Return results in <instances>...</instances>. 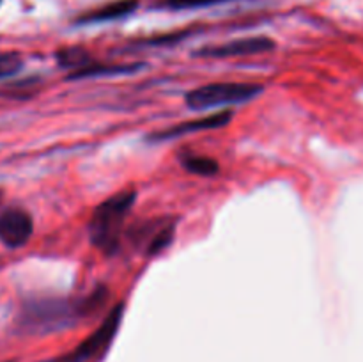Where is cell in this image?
I'll list each match as a JSON object with an SVG mask.
<instances>
[{"label": "cell", "mask_w": 363, "mask_h": 362, "mask_svg": "<svg viewBox=\"0 0 363 362\" xmlns=\"http://www.w3.org/2000/svg\"><path fill=\"white\" fill-rule=\"evenodd\" d=\"M105 297L106 290L101 286L78 302L57 300V298L32 302V304L25 305L21 311L20 325L23 327V330L34 334L64 329L67 325H73V322H77L78 318H85L98 307H101Z\"/></svg>", "instance_id": "obj_1"}, {"label": "cell", "mask_w": 363, "mask_h": 362, "mask_svg": "<svg viewBox=\"0 0 363 362\" xmlns=\"http://www.w3.org/2000/svg\"><path fill=\"white\" fill-rule=\"evenodd\" d=\"M137 201V192L123 190L96 206L89 222V234L92 245L105 254H113L119 248L121 231L126 216Z\"/></svg>", "instance_id": "obj_2"}, {"label": "cell", "mask_w": 363, "mask_h": 362, "mask_svg": "<svg viewBox=\"0 0 363 362\" xmlns=\"http://www.w3.org/2000/svg\"><path fill=\"white\" fill-rule=\"evenodd\" d=\"M264 91L261 84L248 82H216V84L202 85L186 94L184 103L191 110H211L220 106L241 105L257 98Z\"/></svg>", "instance_id": "obj_3"}, {"label": "cell", "mask_w": 363, "mask_h": 362, "mask_svg": "<svg viewBox=\"0 0 363 362\" xmlns=\"http://www.w3.org/2000/svg\"><path fill=\"white\" fill-rule=\"evenodd\" d=\"M123 314L124 304L121 302L116 307H112V311L106 314V318L103 319L101 325H99L91 336L85 337L74 350H71L69 353L60 355V357L48 358V361L43 362H89L94 361V358L103 357V355L106 353V350L110 348V344L113 343V339H116L117 332H119Z\"/></svg>", "instance_id": "obj_4"}, {"label": "cell", "mask_w": 363, "mask_h": 362, "mask_svg": "<svg viewBox=\"0 0 363 362\" xmlns=\"http://www.w3.org/2000/svg\"><path fill=\"white\" fill-rule=\"evenodd\" d=\"M277 43L266 35H254V38H241L223 45L204 46L194 53L195 57H208V59H227V57L257 55V53L275 50Z\"/></svg>", "instance_id": "obj_5"}, {"label": "cell", "mask_w": 363, "mask_h": 362, "mask_svg": "<svg viewBox=\"0 0 363 362\" xmlns=\"http://www.w3.org/2000/svg\"><path fill=\"white\" fill-rule=\"evenodd\" d=\"M34 233V222L28 212L9 208L0 213V241L9 248L23 247Z\"/></svg>", "instance_id": "obj_6"}, {"label": "cell", "mask_w": 363, "mask_h": 362, "mask_svg": "<svg viewBox=\"0 0 363 362\" xmlns=\"http://www.w3.org/2000/svg\"><path fill=\"white\" fill-rule=\"evenodd\" d=\"M230 119H233V112L230 110H222V112H215L211 116L201 117V119L174 124L169 130L156 131V133L149 135V137H151V141H174V138H179L181 135L197 133V131L204 130H216V128H222L225 124H229Z\"/></svg>", "instance_id": "obj_7"}, {"label": "cell", "mask_w": 363, "mask_h": 362, "mask_svg": "<svg viewBox=\"0 0 363 362\" xmlns=\"http://www.w3.org/2000/svg\"><path fill=\"white\" fill-rule=\"evenodd\" d=\"M138 7V0H117V2L106 4L99 9L91 11L87 14H82L77 20V23H103V21L119 20V18L128 16Z\"/></svg>", "instance_id": "obj_8"}, {"label": "cell", "mask_w": 363, "mask_h": 362, "mask_svg": "<svg viewBox=\"0 0 363 362\" xmlns=\"http://www.w3.org/2000/svg\"><path fill=\"white\" fill-rule=\"evenodd\" d=\"M142 67V64H101L92 60L87 66L67 75L69 80H82V78H98V77H116V75H130Z\"/></svg>", "instance_id": "obj_9"}, {"label": "cell", "mask_w": 363, "mask_h": 362, "mask_svg": "<svg viewBox=\"0 0 363 362\" xmlns=\"http://www.w3.org/2000/svg\"><path fill=\"white\" fill-rule=\"evenodd\" d=\"M181 165L184 167V170L191 174H197V176H215L218 174L220 165L215 158H209V156L202 155H183L181 156Z\"/></svg>", "instance_id": "obj_10"}, {"label": "cell", "mask_w": 363, "mask_h": 362, "mask_svg": "<svg viewBox=\"0 0 363 362\" xmlns=\"http://www.w3.org/2000/svg\"><path fill=\"white\" fill-rule=\"evenodd\" d=\"M55 57L60 67H66V70H73V71L80 70V67L87 66V64L92 62L87 50L80 48V46H69V48L59 50Z\"/></svg>", "instance_id": "obj_11"}, {"label": "cell", "mask_w": 363, "mask_h": 362, "mask_svg": "<svg viewBox=\"0 0 363 362\" xmlns=\"http://www.w3.org/2000/svg\"><path fill=\"white\" fill-rule=\"evenodd\" d=\"M174 231H176V226H174V224H167L165 227H162V229L152 236L151 243H149L147 247V256H156L162 251H165V248L172 243Z\"/></svg>", "instance_id": "obj_12"}, {"label": "cell", "mask_w": 363, "mask_h": 362, "mask_svg": "<svg viewBox=\"0 0 363 362\" xmlns=\"http://www.w3.org/2000/svg\"><path fill=\"white\" fill-rule=\"evenodd\" d=\"M23 66V59L16 52H0V80L16 75Z\"/></svg>", "instance_id": "obj_13"}, {"label": "cell", "mask_w": 363, "mask_h": 362, "mask_svg": "<svg viewBox=\"0 0 363 362\" xmlns=\"http://www.w3.org/2000/svg\"><path fill=\"white\" fill-rule=\"evenodd\" d=\"M230 2V0H163L162 7L174 11H184V9H199V7L215 6V4Z\"/></svg>", "instance_id": "obj_14"}, {"label": "cell", "mask_w": 363, "mask_h": 362, "mask_svg": "<svg viewBox=\"0 0 363 362\" xmlns=\"http://www.w3.org/2000/svg\"><path fill=\"white\" fill-rule=\"evenodd\" d=\"M0 4H2V0H0Z\"/></svg>", "instance_id": "obj_15"}]
</instances>
